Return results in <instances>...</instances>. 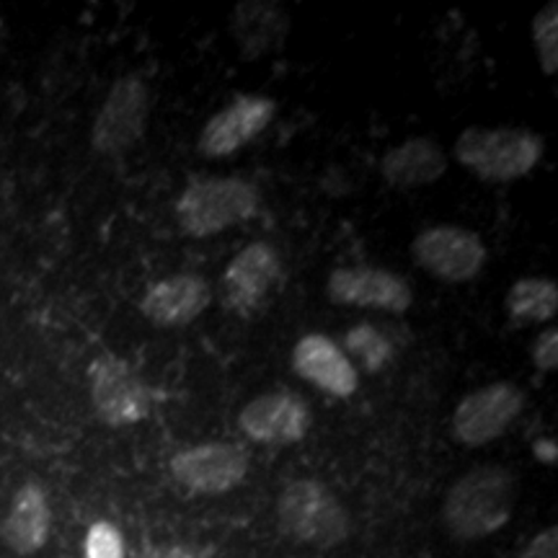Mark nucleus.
<instances>
[{
    "instance_id": "6ab92c4d",
    "label": "nucleus",
    "mask_w": 558,
    "mask_h": 558,
    "mask_svg": "<svg viewBox=\"0 0 558 558\" xmlns=\"http://www.w3.org/2000/svg\"><path fill=\"white\" fill-rule=\"evenodd\" d=\"M507 313L514 320L541 324L558 313V284L548 277L518 279L507 292Z\"/></svg>"
},
{
    "instance_id": "0eeeda50",
    "label": "nucleus",
    "mask_w": 558,
    "mask_h": 558,
    "mask_svg": "<svg viewBox=\"0 0 558 558\" xmlns=\"http://www.w3.org/2000/svg\"><path fill=\"white\" fill-rule=\"evenodd\" d=\"M525 409V393L520 386L509 380L492 383L458 403L456 416H452V432L469 448L494 442L512 427V422Z\"/></svg>"
},
{
    "instance_id": "f8f14e48",
    "label": "nucleus",
    "mask_w": 558,
    "mask_h": 558,
    "mask_svg": "<svg viewBox=\"0 0 558 558\" xmlns=\"http://www.w3.org/2000/svg\"><path fill=\"white\" fill-rule=\"evenodd\" d=\"M311 409L300 396L288 390H271L254 399L241 411L243 435L262 445L300 442L311 429Z\"/></svg>"
},
{
    "instance_id": "bb28decb",
    "label": "nucleus",
    "mask_w": 558,
    "mask_h": 558,
    "mask_svg": "<svg viewBox=\"0 0 558 558\" xmlns=\"http://www.w3.org/2000/svg\"><path fill=\"white\" fill-rule=\"evenodd\" d=\"M0 39H3V19H0Z\"/></svg>"
},
{
    "instance_id": "f03ea898",
    "label": "nucleus",
    "mask_w": 558,
    "mask_h": 558,
    "mask_svg": "<svg viewBox=\"0 0 558 558\" xmlns=\"http://www.w3.org/2000/svg\"><path fill=\"white\" fill-rule=\"evenodd\" d=\"M546 143L525 128H469L456 143L463 169L484 181H514L541 163Z\"/></svg>"
},
{
    "instance_id": "a211bd4d",
    "label": "nucleus",
    "mask_w": 558,
    "mask_h": 558,
    "mask_svg": "<svg viewBox=\"0 0 558 558\" xmlns=\"http://www.w3.org/2000/svg\"><path fill=\"white\" fill-rule=\"evenodd\" d=\"M233 37L246 58L267 54L282 45L290 32V19L279 3L271 0H246L235 5L233 19Z\"/></svg>"
},
{
    "instance_id": "aec40b11",
    "label": "nucleus",
    "mask_w": 558,
    "mask_h": 558,
    "mask_svg": "<svg viewBox=\"0 0 558 558\" xmlns=\"http://www.w3.org/2000/svg\"><path fill=\"white\" fill-rule=\"evenodd\" d=\"M344 349L347 360L352 362V365L357 362V365L369 375L380 373V369L393 360V344H390V339L369 324H360L354 326V329H349L344 337Z\"/></svg>"
},
{
    "instance_id": "20e7f679",
    "label": "nucleus",
    "mask_w": 558,
    "mask_h": 558,
    "mask_svg": "<svg viewBox=\"0 0 558 558\" xmlns=\"http://www.w3.org/2000/svg\"><path fill=\"white\" fill-rule=\"evenodd\" d=\"M277 518L284 533L305 546L333 548L349 538L347 509L320 481H292L277 501Z\"/></svg>"
},
{
    "instance_id": "39448f33",
    "label": "nucleus",
    "mask_w": 558,
    "mask_h": 558,
    "mask_svg": "<svg viewBox=\"0 0 558 558\" xmlns=\"http://www.w3.org/2000/svg\"><path fill=\"white\" fill-rule=\"evenodd\" d=\"M90 401L109 427H130L150 414L153 393L128 360L101 354L90 362Z\"/></svg>"
},
{
    "instance_id": "4be33fe9",
    "label": "nucleus",
    "mask_w": 558,
    "mask_h": 558,
    "mask_svg": "<svg viewBox=\"0 0 558 558\" xmlns=\"http://www.w3.org/2000/svg\"><path fill=\"white\" fill-rule=\"evenodd\" d=\"M86 558H124L120 530L111 522H94L86 535Z\"/></svg>"
},
{
    "instance_id": "9d476101",
    "label": "nucleus",
    "mask_w": 558,
    "mask_h": 558,
    "mask_svg": "<svg viewBox=\"0 0 558 558\" xmlns=\"http://www.w3.org/2000/svg\"><path fill=\"white\" fill-rule=\"evenodd\" d=\"M326 292L339 305L386 313H407L414 300L407 279L378 267L333 269L326 282Z\"/></svg>"
},
{
    "instance_id": "5701e85b",
    "label": "nucleus",
    "mask_w": 558,
    "mask_h": 558,
    "mask_svg": "<svg viewBox=\"0 0 558 558\" xmlns=\"http://www.w3.org/2000/svg\"><path fill=\"white\" fill-rule=\"evenodd\" d=\"M530 354H533L535 367L543 369V373H554V369L558 367V331L554 329V326L543 331L541 337L533 341Z\"/></svg>"
},
{
    "instance_id": "4468645a",
    "label": "nucleus",
    "mask_w": 558,
    "mask_h": 558,
    "mask_svg": "<svg viewBox=\"0 0 558 558\" xmlns=\"http://www.w3.org/2000/svg\"><path fill=\"white\" fill-rule=\"evenodd\" d=\"M292 367L300 378L341 399L352 396L360 386L357 367L329 337H320V333H308L298 341L292 352Z\"/></svg>"
},
{
    "instance_id": "2eb2a0df",
    "label": "nucleus",
    "mask_w": 558,
    "mask_h": 558,
    "mask_svg": "<svg viewBox=\"0 0 558 558\" xmlns=\"http://www.w3.org/2000/svg\"><path fill=\"white\" fill-rule=\"evenodd\" d=\"M279 271H282V264L269 243H248L226 269L222 282H226L228 300L239 311L256 308L279 282Z\"/></svg>"
},
{
    "instance_id": "412c9836",
    "label": "nucleus",
    "mask_w": 558,
    "mask_h": 558,
    "mask_svg": "<svg viewBox=\"0 0 558 558\" xmlns=\"http://www.w3.org/2000/svg\"><path fill=\"white\" fill-rule=\"evenodd\" d=\"M533 41H535V50H538L543 73L556 75V70H558V3H554V0L535 13Z\"/></svg>"
},
{
    "instance_id": "1a4fd4ad",
    "label": "nucleus",
    "mask_w": 558,
    "mask_h": 558,
    "mask_svg": "<svg viewBox=\"0 0 558 558\" xmlns=\"http://www.w3.org/2000/svg\"><path fill=\"white\" fill-rule=\"evenodd\" d=\"M171 473L197 494H226L246 478L248 452L233 442H207L171 458Z\"/></svg>"
},
{
    "instance_id": "f257e3e1",
    "label": "nucleus",
    "mask_w": 558,
    "mask_h": 558,
    "mask_svg": "<svg viewBox=\"0 0 558 558\" xmlns=\"http://www.w3.org/2000/svg\"><path fill=\"white\" fill-rule=\"evenodd\" d=\"M518 484L501 465H481L460 476L445 497L442 520L452 538L484 541L512 520Z\"/></svg>"
},
{
    "instance_id": "f3484780",
    "label": "nucleus",
    "mask_w": 558,
    "mask_h": 558,
    "mask_svg": "<svg viewBox=\"0 0 558 558\" xmlns=\"http://www.w3.org/2000/svg\"><path fill=\"white\" fill-rule=\"evenodd\" d=\"M448 171V156L432 137H411L390 148L380 160V173L396 190L435 184Z\"/></svg>"
},
{
    "instance_id": "a878e982",
    "label": "nucleus",
    "mask_w": 558,
    "mask_h": 558,
    "mask_svg": "<svg viewBox=\"0 0 558 558\" xmlns=\"http://www.w3.org/2000/svg\"><path fill=\"white\" fill-rule=\"evenodd\" d=\"M533 452L538 456V460H543V463H556L558 458L556 439H538V442L533 445Z\"/></svg>"
},
{
    "instance_id": "7ed1b4c3",
    "label": "nucleus",
    "mask_w": 558,
    "mask_h": 558,
    "mask_svg": "<svg viewBox=\"0 0 558 558\" xmlns=\"http://www.w3.org/2000/svg\"><path fill=\"white\" fill-rule=\"evenodd\" d=\"M262 205L259 190L251 181L233 177L194 179L177 202V218L184 233L194 239L222 233L246 222Z\"/></svg>"
},
{
    "instance_id": "ddd939ff",
    "label": "nucleus",
    "mask_w": 558,
    "mask_h": 558,
    "mask_svg": "<svg viewBox=\"0 0 558 558\" xmlns=\"http://www.w3.org/2000/svg\"><path fill=\"white\" fill-rule=\"evenodd\" d=\"M213 300L209 284L202 277L177 275L166 277L145 292L140 311L150 324L163 326V329H177L197 320Z\"/></svg>"
},
{
    "instance_id": "dca6fc26",
    "label": "nucleus",
    "mask_w": 558,
    "mask_h": 558,
    "mask_svg": "<svg viewBox=\"0 0 558 558\" xmlns=\"http://www.w3.org/2000/svg\"><path fill=\"white\" fill-rule=\"evenodd\" d=\"M52 530V512L45 488L24 484L13 494L9 512L0 522V538L19 556H32L45 546Z\"/></svg>"
},
{
    "instance_id": "6e6552de",
    "label": "nucleus",
    "mask_w": 558,
    "mask_h": 558,
    "mask_svg": "<svg viewBox=\"0 0 558 558\" xmlns=\"http://www.w3.org/2000/svg\"><path fill=\"white\" fill-rule=\"evenodd\" d=\"M414 259L445 282H469L486 264V246L478 233L460 226H435L414 239Z\"/></svg>"
},
{
    "instance_id": "393cba45",
    "label": "nucleus",
    "mask_w": 558,
    "mask_h": 558,
    "mask_svg": "<svg viewBox=\"0 0 558 558\" xmlns=\"http://www.w3.org/2000/svg\"><path fill=\"white\" fill-rule=\"evenodd\" d=\"M518 558H558V533L556 527L543 530L520 550Z\"/></svg>"
},
{
    "instance_id": "9b49d317",
    "label": "nucleus",
    "mask_w": 558,
    "mask_h": 558,
    "mask_svg": "<svg viewBox=\"0 0 558 558\" xmlns=\"http://www.w3.org/2000/svg\"><path fill=\"white\" fill-rule=\"evenodd\" d=\"M275 114L277 104L269 96H239L202 128L197 143L202 156L226 158L230 153L241 150L243 145L269 128Z\"/></svg>"
},
{
    "instance_id": "b1692460",
    "label": "nucleus",
    "mask_w": 558,
    "mask_h": 558,
    "mask_svg": "<svg viewBox=\"0 0 558 558\" xmlns=\"http://www.w3.org/2000/svg\"><path fill=\"white\" fill-rule=\"evenodd\" d=\"M140 558H213V548L194 543H166V546L145 548Z\"/></svg>"
},
{
    "instance_id": "423d86ee",
    "label": "nucleus",
    "mask_w": 558,
    "mask_h": 558,
    "mask_svg": "<svg viewBox=\"0 0 558 558\" xmlns=\"http://www.w3.org/2000/svg\"><path fill=\"white\" fill-rule=\"evenodd\" d=\"M150 114V90L137 75H124L109 88L94 128L90 145L101 156H122L143 137Z\"/></svg>"
}]
</instances>
